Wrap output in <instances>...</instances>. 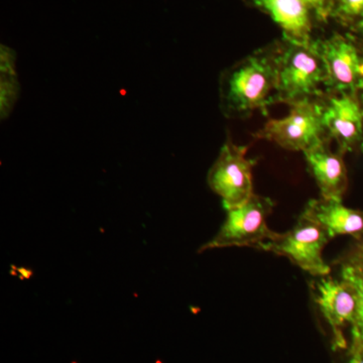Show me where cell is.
<instances>
[{
	"instance_id": "obj_1",
	"label": "cell",
	"mask_w": 363,
	"mask_h": 363,
	"mask_svg": "<svg viewBox=\"0 0 363 363\" xmlns=\"http://www.w3.org/2000/svg\"><path fill=\"white\" fill-rule=\"evenodd\" d=\"M281 40H274L222 72L219 98L227 118L267 114L278 88Z\"/></svg>"
},
{
	"instance_id": "obj_2",
	"label": "cell",
	"mask_w": 363,
	"mask_h": 363,
	"mask_svg": "<svg viewBox=\"0 0 363 363\" xmlns=\"http://www.w3.org/2000/svg\"><path fill=\"white\" fill-rule=\"evenodd\" d=\"M331 93L328 69L318 45L281 40L278 88L274 104L318 101Z\"/></svg>"
},
{
	"instance_id": "obj_3",
	"label": "cell",
	"mask_w": 363,
	"mask_h": 363,
	"mask_svg": "<svg viewBox=\"0 0 363 363\" xmlns=\"http://www.w3.org/2000/svg\"><path fill=\"white\" fill-rule=\"evenodd\" d=\"M331 240L324 227L300 215L292 229L277 233L257 250L285 257L303 271L322 278L331 274V267L323 257L324 248Z\"/></svg>"
},
{
	"instance_id": "obj_4",
	"label": "cell",
	"mask_w": 363,
	"mask_h": 363,
	"mask_svg": "<svg viewBox=\"0 0 363 363\" xmlns=\"http://www.w3.org/2000/svg\"><path fill=\"white\" fill-rule=\"evenodd\" d=\"M269 198L253 194L240 206L227 210L225 221L211 240L200 247L199 252L233 247L257 248L274 238L277 233L267 225V217L274 210Z\"/></svg>"
},
{
	"instance_id": "obj_5",
	"label": "cell",
	"mask_w": 363,
	"mask_h": 363,
	"mask_svg": "<svg viewBox=\"0 0 363 363\" xmlns=\"http://www.w3.org/2000/svg\"><path fill=\"white\" fill-rule=\"evenodd\" d=\"M255 138L276 143L281 149L302 152L331 140L322 118L321 100L291 105L288 116L267 121Z\"/></svg>"
},
{
	"instance_id": "obj_6",
	"label": "cell",
	"mask_w": 363,
	"mask_h": 363,
	"mask_svg": "<svg viewBox=\"0 0 363 363\" xmlns=\"http://www.w3.org/2000/svg\"><path fill=\"white\" fill-rule=\"evenodd\" d=\"M247 150V145H236L227 138L208 172V186L221 198L226 211L245 204L255 194L252 169L255 162L248 159Z\"/></svg>"
},
{
	"instance_id": "obj_7",
	"label": "cell",
	"mask_w": 363,
	"mask_h": 363,
	"mask_svg": "<svg viewBox=\"0 0 363 363\" xmlns=\"http://www.w3.org/2000/svg\"><path fill=\"white\" fill-rule=\"evenodd\" d=\"M321 105L325 130L338 150L363 152V93H329Z\"/></svg>"
},
{
	"instance_id": "obj_8",
	"label": "cell",
	"mask_w": 363,
	"mask_h": 363,
	"mask_svg": "<svg viewBox=\"0 0 363 363\" xmlns=\"http://www.w3.org/2000/svg\"><path fill=\"white\" fill-rule=\"evenodd\" d=\"M328 69L331 93H363V47L352 35L318 40Z\"/></svg>"
},
{
	"instance_id": "obj_9",
	"label": "cell",
	"mask_w": 363,
	"mask_h": 363,
	"mask_svg": "<svg viewBox=\"0 0 363 363\" xmlns=\"http://www.w3.org/2000/svg\"><path fill=\"white\" fill-rule=\"evenodd\" d=\"M315 302L332 332V348L345 350L347 342L343 329L352 325L357 313V298L353 286L345 279L322 277L315 284Z\"/></svg>"
},
{
	"instance_id": "obj_10",
	"label": "cell",
	"mask_w": 363,
	"mask_h": 363,
	"mask_svg": "<svg viewBox=\"0 0 363 363\" xmlns=\"http://www.w3.org/2000/svg\"><path fill=\"white\" fill-rule=\"evenodd\" d=\"M327 140L313 149L303 152L308 169L318 188L322 199L342 202L348 189V172L343 152L331 150Z\"/></svg>"
},
{
	"instance_id": "obj_11",
	"label": "cell",
	"mask_w": 363,
	"mask_h": 363,
	"mask_svg": "<svg viewBox=\"0 0 363 363\" xmlns=\"http://www.w3.org/2000/svg\"><path fill=\"white\" fill-rule=\"evenodd\" d=\"M267 14L283 32V39L298 44L313 42L312 9L305 0H243Z\"/></svg>"
},
{
	"instance_id": "obj_12",
	"label": "cell",
	"mask_w": 363,
	"mask_h": 363,
	"mask_svg": "<svg viewBox=\"0 0 363 363\" xmlns=\"http://www.w3.org/2000/svg\"><path fill=\"white\" fill-rule=\"evenodd\" d=\"M301 216L324 227L332 238L351 236L363 238V210L346 207L342 202L333 200H310Z\"/></svg>"
},
{
	"instance_id": "obj_13",
	"label": "cell",
	"mask_w": 363,
	"mask_h": 363,
	"mask_svg": "<svg viewBox=\"0 0 363 363\" xmlns=\"http://www.w3.org/2000/svg\"><path fill=\"white\" fill-rule=\"evenodd\" d=\"M330 18L358 33L363 28V0H335Z\"/></svg>"
},
{
	"instance_id": "obj_14",
	"label": "cell",
	"mask_w": 363,
	"mask_h": 363,
	"mask_svg": "<svg viewBox=\"0 0 363 363\" xmlns=\"http://www.w3.org/2000/svg\"><path fill=\"white\" fill-rule=\"evenodd\" d=\"M340 278L347 281L357 294V307L354 321L351 325L350 346H363V278L347 272H340Z\"/></svg>"
},
{
	"instance_id": "obj_15",
	"label": "cell",
	"mask_w": 363,
	"mask_h": 363,
	"mask_svg": "<svg viewBox=\"0 0 363 363\" xmlns=\"http://www.w3.org/2000/svg\"><path fill=\"white\" fill-rule=\"evenodd\" d=\"M333 264L340 269V272L363 278V238L354 240Z\"/></svg>"
},
{
	"instance_id": "obj_16",
	"label": "cell",
	"mask_w": 363,
	"mask_h": 363,
	"mask_svg": "<svg viewBox=\"0 0 363 363\" xmlns=\"http://www.w3.org/2000/svg\"><path fill=\"white\" fill-rule=\"evenodd\" d=\"M0 112L4 119L9 116L18 99L20 84L16 71L0 72Z\"/></svg>"
},
{
	"instance_id": "obj_17",
	"label": "cell",
	"mask_w": 363,
	"mask_h": 363,
	"mask_svg": "<svg viewBox=\"0 0 363 363\" xmlns=\"http://www.w3.org/2000/svg\"><path fill=\"white\" fill-rule=\"evenodd\" d=\"M305 1L312 9L317 21L326 23L327 21L330 20L335 0H305Z\"/></svg>"
},
{
	"instance_id": "obj_18",
	"label": "cell",
	"mask_w": 363,
	"mask_h": 363,
	"mask_svg": "<svg viewBox=\"0 0 363 363\" xmlns=\"http://www.w3.org/2000/svg\"><path fill=\"white\" fill-rule=\"evenodd\" d=\"M346 363H363V346H350V358Z\"/></svg>"
},
{
	"instance_id": "obj_19",
	"label": "cell",
	"mask_w": 363,
	"mask_h": 363,
	"mask_svg": "<svg viewBox=\"0 0 363 363\" xmlns=\"http://www.w3.org/2000/svg\"><path fill=\"white\" fill-rule=\"evenodd\" d=\"M357 33H358L357 40H359L360 44H362V47H363V28H362V30H360L359 32H358Z\"/></svg>"
}]
</instances>
